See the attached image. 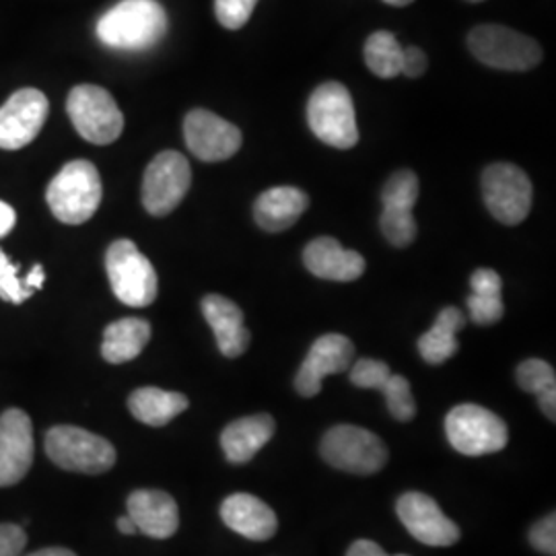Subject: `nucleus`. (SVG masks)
<instances>
[{"mask_svg": "<svg viewBox=\"0 0 556 556\" xmlns=\"http://www.w3.org/2000/svg\"><path fill=\"white\" fill-rule=\"evenodd\" d=\"M303 262L314 277L351 282L363 277L365 258L355 250H344L334 238H318L307 243Z\"/></svg>", "mask_w": 556, "mask_h": 556, "instance_id": "a211bd4d", "label": "nucleus"}, {"mask_svg": "<svg viewBox=\"0 0 556 556\" xmlns=\"http://www.w3.org/2000/svg\"><path fill=\"white\" fill-rule=\"evenodd\" d=\"M15 223H17V215H15L13 206H9L7 202L0 200V238L9 236L15 227Z\"/></svg>", "mask_w": 556, "mask_h": 556, "instance_id": "ea45409f", "label": "nucleus"}, {"mask_svg": "<svg viewBox=\"0 0 556 556\" xmlns=\"http://www.w3.org/2000/svg\"><path fill=\"white\" fill-rule=\"evenodd\" d=\"M128 517L135 521L140 534L149 538L174 536L179 528V509L176 498L163 491L140 489L126 501Z\"/></svg>", "mask_w": 556, "mask_h": 556, "instance_id": "f3484780", "label": "nucleus"}, {"mask_svg": "<svg viewBox=\"0 0 556 556\" xmlns=\"http://www.w3.org/2000/svg\"><path fill=\"white\" fill-rule=\"evenodd\" d=\"M105 270L114 295L130 307H147L157 299V273L135 241L116 239L105 254Z\"/></svg>", "mask_w": 556, "mask_h": 556, "instance_id": "7ed1b4c3", "label": "nucleus"}, {"mask_svg": "<svg viewBox=\"0 0 556 556\" xmlns=\"http://www.w3.org/2000/svg\"><path fill=\"white\" fill-rule=\"evenodd\" d=\"M386 556H390V555H386ZM396 556H408V555H396Z\"/></svg>", "mask_w": 556, "mask_h": 556, "instance_id": "de8ad7c7", "label": "nucleus"}, {"mask_svg": "<svg viewBox=\"0 0 556 556\" xmlns=\"http://www.w3.org/2000/svg\"><path fill=\"white\" fill-rule=\"evenodd\" d=\"M309 206V197L293 186H277L260 194L254 204V219L260 229L280 233L291 229Z\"/></svg>", "mask_w": 556, "mask_h": 556, "instance_id": "412c9836", "label": "nucleus"}, {"mask_svg": "<svg viewBox=\"0 0 556 556\" xmlns=\"http://www.w3.org/2000/svg\"><path fill=\"white\" fill-rule=\"evenodd\" d=\"M353 358H355V344L349 338L342 334L319 337L312 344L295 378V390L299 396H318L324 378L346 371Z\"/></svg>", "mask_w": 556, "mask_h": 556, "instance_id": "2eb2a0df", "label": "nucleus"}, {"mask_svg": "<svg viewBox=\"0 0 556 556\" xmlns=\"http://www.w3.org/2000/svg\"><path fill=\"white\" fill-rule=\"evenodd\" d=\"M151 340V324L147 319L122 318L118 321H112L105 332H103V342H101V355L112 363H128L132 358L139 357L142 349Z\"/></svg>", "mask_w": 556, "mask_h": 556, "instance_id": "5701e85b", "label": "nucleus"}, {"mask_svg": "<svg viewBox=\"0 0 556 556\" xmlns=\"http://www.w3.org/2000/svg\"><path fill=\"white\" fill-rule=\"evenodd\" d=\"M396 514L410 536L427 546H454L462 532L456 523L441 511L435 498L410 491L397 498Z\"/></svg>", "mask_w": 556, "mask_h": 556, "instance_id": "4468645a", "label": "nucleus"}, {"mask_svg": "<svg viewBox=\"0 0 556 556\" xmlns=\"http://www.w3.org/2000/svg\"><path fill=\"white\" fill-rule=\"evenodd\" d=\"M258 0H215V15L225 29H241L256 9Z\"/></svg>", "mask_w": 556, "mask_h": 556, "instance_id": "72a5a7b5", "label": "nucleus"}, {"mask_svg": "<svg viewBox=\"0 0 556 556\" xmlns=\"http://www.w3.org/2000/svg\"><path fill=\"white\" fill-rule=\"evenodd\" d=\"M468 2H482V0H468Z\"/></svg>", "mask_w": 556, "mask_h": 556, "instance_id": "49530a36", "label": "nucleus"}, {"mask_svg": "<svg viewBox=\"0 0 556 556\" xmlns=\"http://www.w3.org/2000/svg\"><path fill=\"white\" fill-rule=\"evenodd\" d=\"M365 64L379 79H394L402 75V54L404 48L400 46L394 34L390 31H376L365 41Z\"/></svg>", "mask_w": 556, "mask_h": 556, "instance_id": "a878e982", "label": "nucleus"}, {"mask_svg": "<svg viewBox=\"0 0 556 556\" xmlns=\"http://www.w3.org/2000/svg\"><path fill=\"white\" fill-rule=\"evenodd\" d=\"M418 178L410 169H400L392 178L386 181L381 190V202L392 206H406L415 208L418 200Z\"/></svg>", "mask_w": 556, "mask_h": 556, "instance_id": "c85d7f7f", "label": "nucleus"}, {"mask_svg": "<svg viewBox=\"0 0 556 556\" xmlns=\"http://www.w3.org/2000/svg\"><path fill=\"white\" fill-rule=\"evenodd\" d=\"M46 454L62 470L79 475H103L116 464V450L108 439L71 425L46 433Z\"/></svg>", "mask_w": 556, "mask_h": 556, "instance_id": "20e7f679", "label": "nucleus"}, {"mask_svg": "<svg viewBox=\"0 0 556 556\" xmlns=\"http://www.w3.org/2000/svg\"><path fill=\"white\" fill-rule=\"evenodd\" d=\"M31 295H34V289H29L21 282L20 266H15L9 256L0 250V299L9 301L13 305H20Z\"/></svg>", "mask_w": 556, "mask_h": 556, "instance_id": "7c9ffc66", "label": "nucleus"}, {"mask_svg": "<svg viewBox=\"0 0 556 556\" xmlns=\"http://www.w3.org/2000/svg\"><path fill=\"white\" fill-rule=\"evenodd\" d=\"M381 233L394 248H408L417 239V220L413 217V208L383 204L381 213Z\"/></svg>", "mask_w": 556, "mask_h": 556, "instance_id": "bb28decb", "label": "nucleus"}, {"mask_svg": "<svg viewBox=\"0 0 556 556\" xmlns=\"http://www.w3.org/2000/svg\"><path fill=\"white\" fill-rule=\"evenodd\" d=\"M538 402H540V408L546 417L551 418L553 422L556 420V386L555 388H546L544 392L538 394Z\"/></svg>", "mask_w": 556, "mask_h": 556, "instance_id": "a19ab883", "label": "nucleus"}, {"mask_svg": "<svg viewBox=\"0 0 556 556\" xmlns=\"http://www.w3.org/2000/svg\"><path fill=\"white\" fill-rule=\"evenodd\" d=\"M103 188L98 167L91 161L66 163L46 190L52 215L66 225H83L100 208Z\"/></svg>", "mask_w": 556, "mask_h": 556, "instance_id": "f03ea898", "label": "nucleus"}, {"mask_svg": "<svg viewBox=\"0 0 556 556\" xmlns=\"http://www.w3.org/2000/svg\"><path fill=\"white\" fill-rule=\"evenodd\" d=\"M167 34V13L157 0H122L98 21V38L116 50H149Z\"/></svg>", "mask_w": 556, "mask_h": 556, "instance_id": "f257e3e1", "label": "nucleus"}, {"mask_svg": "<svg viewBox=\"0 0 556 556\" xmlns=\"http://www.w3.org/2000/svg\"><path fill=\"white\" fill-rule=\"evenodd\" d=\"M200 307L215 332L220 353L227 358L241 357L252 340L250 330L243 324V312L231 299L223 295H206Z\"/></svg>", "mask_w": 556, "mask_h": 556, "instance_id": "aec40b11", "label": "nucleus"}, {"mask_svg": "<svg viewBox=\"0 0 556 556\" xmlns=\"http://www.w3.org/2000/svg\"><path fill=\"white\" fill-rule=\"evenodd\" d=\"M379 392L386 396L390 415L400 422H408L417 415V402L413 397L408 379L392 374Z\"/></svg>", "mask_w": 556, "mask_h": 556, "instance_id": "cd10ccee", "label": "nucleus"}, {"mask_svg": "<svg viewBox=\"0 0 556 556\" xmlns=\"http://www.w3.org/2000/svg\"><path fill=\"white\" fill-rule=\"evenodd\" d=\"M27 544L25 530L17 523H0V556H20Z\"/></svg>", "mask_w": 556, "mask_h": 556, "instance_id": "c9c22d12", "label": "nucleus"}, {"mask_svg": "<svg viewBox=\"0 0 556 556\" xmlns=\"http://www.w3.org/2000/svg\"><path fill=\"white\" fill-rule=\"evenodd\" d=\"M386 4H390V7H408L410 2H415V0H383Z\"/></svg>", "mask_w": 556, "mask_h": 556, "instance_id": "a18cd8bd", "label": "nucleus"}, {"mask_svg": "<svg viewBox=\"0 0 556 556\" xmlns=\"http://www.w3.org/2000/svg\"><path fill=\"white\" fill-rule=\"evenodd\" d=\"M517 383L528 394H540L546 388H555L556 374L553 365L542 358H528L517 367Z\"/></svg>", "mask_w": 556, "mask_h": 556, "instance_id": "c756f323", "label": "nucleus"}, {"mask_svg": "<svg viewBox=\"0 0 556 556\" xmlns=\"http://www.w3.org/2000/svg\"><path fill=\"white\" fill-rule=\"evenodd\" d=\"M220 517L227 528L248 540H270L277 534V514L262 498L236 493L223 501Z\"/></svg>", "mask_w": 556, "mask_h": 556, "instance_id": "6ab92c4d", "label": "nucleus"}, {"mask_svg": "<svg viewBox=\"0 0 556 556\" xmlns=\"http://www.w3.org/2000/svg\"><path fill=\"white\" fill-rule=\"evenodd\" d=\"M307 122L321 142L334 149L357 147L358 128L355 103L342 83H324L307 103Z\"/></svg>", "mask_w": 556, "mask_h": 556, "instance_id": "39448f33", "label": "nucleus"}, {"mask_svg": "<svg viewBox=\"0 0 556 556\" xmlns=\"http://www.w3.org/2000/svg\"><path fill=\"white\" fill-rule=\"evenodd\" d=\"M184 137L192 155L206 163L233 157L243 142L241 130L236 124L202 108L192 110L184 119Z\"/></svg>", "mask_w": 556, "mask_h": 556, "instance_id": "f8f14e48", "label": "nucleus"}, {"mask_svg": "<svg viewBox=\"0 0 556 556\" xmlns=\"http://www.w3.org/2000/svg\"><path fill=\"white\" fill-rule=\"evenodd\" d=\"M277 422L270 415H254L229 422L220 433V447L231 464H248L273 439Z\"/></svg>", "mask_w": 556, "mask_h": 556, "instance_id": "4be33fe9", "label": "nucleus"}, {"mask_svg": "<svg viewBox=\"0 0 556 556\" xmlns=\"http://www.w3.org/2000/svg\"><path fill=\"white\" fill-rule=\"evenodd\" d=\"M482 197L489 213L503 225H519L530 215L534 188L514 163H493L482 174Z\"/></svg>", "mask_w": 556, "mask_h": 556, "instance_id": "9d476101", "label": "nucleus"}, {"mask_svg": "<svg viewBox=\"0 0 556 556\" xmlns=\"http://www.w3.org/2000/svg\"><path fill=\"white\" fill-rule=\"evenodd\" d=\"M346 556H386V553H383V548L379 546L378 542H374V540H357L349 548Z\"/></svg>", "mask_w": 556, "mask_h": 556, "instance_id": "58836bf2", "label": "nucleus"}, {"mask_svg": "<svg viewBox=\"0 0 556 556\" xmlns=\"http://www.w3.org/2000/svg\"><path fill=\"white\" fill-rule=\"evenodd\" d=\"M192 184V169L178 151H163L149 163L142 178V204L153 217L174 213Z\"/></svg>", "mask_w": 556, "mask_h": 556, "instance_id": "9b49d317", "label": "nucleus"}, {"mask_svg": "<svg viewBox=\"0 0 556 556\" xmlns=\"http://www.w3.org/2000/svg\"><path fill=\"white\" fill-rule=\"evenodd\" d=\"M470 287H472V293H501L503 280L498 277V273L491 268H478L470 277Z\"/></svg>", "mask_w": 556, "mask_h": 556, "instance_id": "4c0bfd02", "label": "nucleus"}, {"mask_svg": "<svg viewBox=\"0 0 556 556\" xmlns=\"http://www.w3.org/2000/svg\"><path fill=\"white\" fill-rule=\"evenodd\" d=\"M190 406L188 397L161 388H139L128 397L132 417L149 427H163Z\"/></svg>", "mask_w": 556, "mask_h": 556, "instance_id": "b1692460", "label": "nucleus"}, {"mask_svg": "<svg viewBox=\"0 0 556 556\" xmlns=\"http://www.w3.org/2000/svg\"><path fill=\"white\" fill-rule=\"evenodd\" d=\"M445 435L464 456L497 454L507 447L509 429L503 418L478 404H457L445 417Z\"/></svg>", "mask_w": 556, "mask_h": 556, "instance_id": "423d86ee", "label": "nucleus"}, {"mask_svg": "<svg viewBox=\"0 0 556 556\" xmlns=\"http://www.w3.org/2000/svg\"><path fill=\"white\" fill-rule=\"evenodd\" d=\"M429 66V60L427 54L417 48V46H408L404 48V54H402V75H406L408 79H418L425 75Z\"/></svg>", "mask_w": 556, "mask_h": 556, "instance_id": "e433bc0d", "label": "nucleus"}, {"mask_svg": "<svg viewBox=\"0 0 556 556\" xmlns=\"http://www.w3.org/2000/svg\"><path fill=\"white\" fill-rule=\"evenodd\" d=\"M321 457L337 470L369 477L388 464V447L381 439L355 425L332 427L319 445Z\"/></svg>", "mask_w": 556, "mask_h": 556, "instance_id": "0eeeda50", "label": "nucleus"}, {"mask_svg": "<svg viewBox=\"0 0 556 556\" xmlns=\"http://www.w3.org/2000/svg\"><path fill=\"white\" fill-rule=\"evenodd\" d=\"M48 100L40 89H20L0 108V149L17 151L40 135L48 118Z\"/></svg>", "mask_w": 556, "mask_h": 556, "instance_id": "ddd939ff", "label": "nucleus"}, {"mask_svg": "<svg viewBox=\"0 0 556 556\" xmlns=\"http://www.w3.org/2000/svg\"><path fill=\"white\" fill-rule=\"evenodd\" d=\"M34 464L31 418L20 408L0 417V486L21 482Z\"/></svg>", "mask_w": 556, "mask_h": 556, "instance_id": "dca6fc26", "label": "nucleus"}, {"mask_svg": "<svg viewBox=\"0 0 556 556\" xmlns=\"http://www.w3.org/2000/svg\"><path fill=\"white\" fill-rule=\"evenodd\" d=\"M390 376V367L376 358H358L351 369V381L363 390H381Z\"/></svg>", "mask_w": 556, "mask_h": 556, "instance_id": "473e14b6", "label": "nucleus"}, {"mask_svg": "<svg viewBox=\"0 0 556 556\" xmlns=\"http://www.w3.org/2000/svg\"><path fill=\"white\" fill-rule=\"evenodd\" d=\"M466 326L457 307H443L429 332L418 338V353L429 365H441L456 355L459 342L456 334Z\"/></svg>", "mask_w": 556, "mask_h": 556, "instance_id": "393cba45", "label": "nucleus"}, {"mask_svg": "<svg viewBox=\"0 0 556 556\" xmlns=\"http://www.w3.org/2000/svg\"><path fill=\"white\" fill-rule=\"evenodd\" d=\"M66 112L80 137L91 144H112L124 130L118 103L98 85H77L68 93Z\"/></svg>", "mask_w": 556, "mask_h": 556, "instance_id": "1a4fd4ad", "label": "nucleus"}, {"mask_svg": "<svg viewBox=\"0 0 556 556\" xmlns=\"http://www.w3.org/2000/svg\"><path fill=\"white\" fill-rule=\"evenodd\" d=\"M468 48L482 64L498 71H532L542 62L536 40L505 25H478L468 36Z\"/></svg>", "mask_w": 556, "mask_h": 556, "instance_id": "6e6552de", "label": "nucleus"}, {"mask_svg": "<svg viewBox=\"0 0 556 556\" xmlns=\"http://www.w3.org/2000/svg\"><path fill=\"white\" fill-rule=\"evenodd\" d=\"M29 556H77L73 551H66V548H43V551H38V553H34V555Z\"/></svg>", "mask_w": 556, "mask_h": 556, "instance_id": "c03bdc74", "label": "nucleus"}, {"mask_svg": "<svg viewBox=\"0 0 556 556\" xmlns=\"http://www.w3.org/2000/svg\"><path fill=\"white\" fill-rule=\"evenodd\" d=\"M468 312H470L472 321L478 326L497 324L505 314L501 293H472L468 298Z\"/></svg>", "mask_w": 556, "mask_h": 556, "instance_id": "2f4dec72", "label": "nucleus"}, {"mask_svg": "<svg viewBox=\"0 0 556 556\" xmlns=\"http://www.w3.org/2000/svg\"><path fill=\"white\" fill-rule=\"evenodd\" d=\"M43 278H46V273H43V266L41 264H36L34 268H31V273L27 275L25 278V287H29V289H34V291H40L41 287H43Z\"/></svg>", "mask_w": 556, "mask_h": 556, "instance_id": "79ce46f5", "label": "nucleus"}, {"mask_svg": "<svg viewBox=\"0 0 556 556\" xmlns=\"http://www.w3.org/2000/svg\"><path fill=\"white\" fill-rule=\"evenodd\" d=\"M118 530L122 534H126V536H132V534H137V532H139V530H137V526H135V521H132L128 516L119 517Z\"/></svg>", "mask_w": 556, "mask_h": 556, "instance_id": "37998d69", "label": "nucleus"}, {"mask_svg": "<svg viewBox=\"0 0 556 556\" xmlns=\"http://www.w3.org/2000/svg\"><path fill=\"white\" fill-rule=\"evenodd\" d=\"M530 544L542 555H556V516L542 517L530 530Z\"/></svg>", "mask_w": 556, "mask_h": 556, "instance_id": "f704fd0d", "label": "nucleus"}]
</instances>
